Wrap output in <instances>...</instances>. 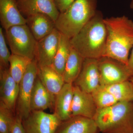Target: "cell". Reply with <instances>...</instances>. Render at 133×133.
<instances>
[{
  "instance_id": "1",
  "label": "cell",
  "mask_w": 133,
  "mask_h": 133,
  "mask_svg": "<svg viewBox=\"0 0 133 133\" xmlns=\"http://www.w3.org/2000/svg\"><path fill=\"white\" fill-rule=\"evenodd\" d=\"M107 30L104 56L127 65L133 47V22L125 16L104 18Z\"/></svg>"
},
{
  "instance_id": "2",
  "label": "cell",
  "mask_w": 133,
  "mask_h": 133,
  "mask_svg": "<svg viewBox=\"0 0 133 133\" xmlns=\"http://www.w3.org/2000/svg\"><path fill=\"white\" fill-rule=\"evenodd\" d=\"M102 12L96 14L76 35L70 39L72 48L84 58L104 56L107 30Z\"/></svg>"
},
{
  "instance_id": "3",
  "label": "cell",
  "mask_w": 133,
  "mask_h": 133,
  "mask_svg": "<svg viewBox=\"0 0 133 133\" xmlns=\"http://www.w3.org/2000/svg\"><path fill=\"white\" fill-rule=\"evenodd\" d=\"M93 119L102 133H133V102L97 109Z\"/></svg>"
},
{
  "instance_id": "4",
  "label": "cell",
  "mask_w": 133,
  "mask_h": 133,
  "mask_svg": "<svg viewBox=\"0 0 133 133\" xmlns=\"http://www.w3.org/2000/svg\"><path fill=\"white\" fill-rule=\"evenodd\" d=\"M97 5V0H75L66 11L59 13L55 28L70 39L95 15Z\"/></svg>"
},
{
  "instance_id": "5",
  "label": "cell",
  "mask_w": 133,
  "mask_h": 133,
  "mask_svg": "<svg viewBox=\"0 0 133 133\" xmlns=\"http://www.w3.org/2000/svg\"><path fill=\"white\" fill-rule=\"evenodd\" d=\"M5 32L11 54L25 57L31 60L35 59L37 41L27 24L12 26Z\"/></svg>"
},
{
  "instance_id": "6",
  "label": "cell",
  "mask_w": 133,
  "mask_h": 133,
  "mask_svg": "<svg viewBox=\"0 0 133 133\" xmlns=\"http://www.w3.org/2000/svg\"><path fill=\"white\" fill-rule=\"evenodd\" d=\"M38 65L35 58L31 61L19 84V92L16 107V115L22 120L31 112L30 100L33 85L37 76Z\"/></svg>"
},
{
  "instance_id": "7",
  "label": "cell",
  "mask_w": 133,
  "mask_h": 133,
  "mask_svg": "<svg viewBox=\"0 0 133 133\" xmlns=\"http://www.w3.org/2000/svg\"><path fill=\"white\" fill-rule=\"evenodd\" d=\"M98 66L100 85L121 83L130 80L132 77L127 65L107 57L98 59Z\"/></svg>"
},
{
  "instance_id": "8",
  "label": "cell",
  "mask_w": 133,
  "mask_h": 133,
  "mask_svg": "<svg viewBox=\"0 0 133 133\" xmlns=\"http://www.w3.org/2000/svg\"><path fill=\"white\" fill-rule=\"evenodd\" d=\"M62 121L54 113L32 111L22 120L26 133H56Z\"/></svg>"
},
{
  "instance_id": "9",
  "label": "cell",
  "mask_w": 133,
  "mask_h": 133,
  "mask_svg": "<svg viewBox=\"0 0 133 133\" xmlns=\"http://www.w3.org/2000/svg\"><path fill=\"white\" fill-rule=\"evenodd\" d=\"M61 33L55 28L51 33L37 41L35 58L38 66H51L56 53Z\"/></svg>"
},
{
  "instance_id": "10",
  "label": "cell",
  "mask_w": 133,
  "mask_h": 133,
  "mask_svg": "<svg viewBox=\"0 0 133 133\" xmlns=\"http://www.w3.org/2000/svg\"><path fill=\"white\" fill-rule=\"evenodd\" d=\"M73 84L89 93L98 88L100 85L98 59L84 58L81 72Z\"/></svg>"
},
{
  "instance_id": "11",
  "label": "cell",
  "mask_w": 133,
  "mask_h": 133,
  "mask_svg": "<svg viewBox=\"0 0 133 133\" xmlns=\"http://www.w3.org/2000/svg\"><path fill=\"white\" fill-rule=\"evenodd\" d=\"M20 12L23 16L42 14L48 16L56 22L59 12L54 0H17Z\"/></svg>"
},
{
  "instance_id": "12",
  "label": "cell",
  "mask_w": 133,
  "mask_h": 133,
  "mask_svg": "<svg viewBox=\"0 0 133 133\" xmlns=\"http://www.w3.org/2000/svg\"><path fill=\"white\" fill-rule=\"evenodd\" d=\"M19 86L11 76L9 68L0 69V101L15 113Z\"/></svg>"
},
{
  "instance_id": "13",
  "label": "cell",
  "mask_w": 133,
  "mask_h": 133,
  "mask_svg": "<svg viewBox=\"0 0 133 133\" xmlns=\"http://www.w3.org/2000/svg\"><path fill=\"white\" fill-rule=\"evenodd\" d=\"M72 116H81L93 119L97 108L91 94L82 91L74 85Z\"/></svg>"
},
{
  "instance_id": "14",
  "label": "cell",
  "mask_w": 133,
  "mask_h": 133,
  "mask_svg": "<svg viewBox=\"0 0 133 133\" xmlns=\"http://www.w3.org/2000/svg\"><path fill=\"white\" fill-rule=\"evenodd\" d=\"M99 129L94 119L72 116L62 121L56 133H97Z\"/></svg>"
},
{
  "instance_id": "15",
  "label": "cell",
  "mask_w": 133,
  "mask_h": 133,
  "mask_svg": "<svg viewBox=\"0 0 133 133\" xmlns=\"http://www.w3.org/2000/svg\"><path fill=\"white\" fill-rule=\"evenodd\" d=\"M0 21L5 31L12 26L26 24V18L20 12L16 0H0Z\"/></svg>"
},
{
  "instance_id": "16",
  "label": "cell",
  "mask_w": 133,
  "mask_h": 133,
  "mask_svg": "<svg viewBox=\"0 0 133 133\" xmlns=\"http://www.w3.org/2000/svg\"><path fill=\"white\" fill-rule=\"evenodd\" d=\"M74 87L73 84L65 83L61 90L56 95L53 113L62 121L68 119L72 116Z\"/></svg>"
},
{
  "instance_id": "17",
  "label": "cell",
  "mask_w": 133,
  "mask_h": 133,
  "mask_svg": "<svg viewBox=\"0 0 133 133\" xmlns=\"http://www.w3.org/2000/svg\"><path fill=\"white\" fill-rule=\"evenodd\" d=\"M56 96L51 94L37 77L33 85L30 100L31 111H44L49 108L54 110Z\"/></svg>"
},
{
  "instance_id": "18",
  "label": "cell",
  "mask_w": 133,
  "mask_h": 133,
  "mask_svg": "<svg viewBox=\"0 0 133 133\" xmlns=\"http://www.w3.org/2000/svg\"><path fill=\"white\" fill-rule=\"evenodd\" d=\"M26 18V24L37 41L48 35L56 28L55 22L46 15L37 14Z\"/></svg>"
},
{
  "instance_id": "19",
  "label": "cell",
  "mask_w": 133,
  "mask_h": 133,
  "mask_svg": "<svg viewBox=\"0 0 133 133\" xmlns=\"http://www.w3.org/2000/svg\"><path fill=\"white\" fill-rule=\"evenodd\" d=\"M37 77L47 90L55 96L65 84L63 76L51 66H38Z\"/></svg>"
},
{
  "instance_id": "20",
  "label": "cell",
  "mask_w": 133,
  "mask_h": 133,
  "mask_svg": "<svg viewBox=\"0 0 133 133\" xmlns=\"http://www.w3.org/2000/svg\"><path fill=\"white\" fill-rule=\"evenodd\" d=\"M84 59L72 47L63 74L65 83H74L81 72Z\"/></svg>"
},
{
  "instance_id": "21",
  "label": "cell",
  "mask_w": 133,
  "mask_h": 133,
  "mask_svg": "<svg viewBox=\"0 0 133 133\" xmlns=\"http://www.w3.org/2000/svg\"><path fill=\"white\" fill-rule=\"evenodd\" d=\"M71 48L70 38L61 33L58 48L51 66L62 76Z\"/></svg>"
},
{
  "instance_id": "22",
  "label": "cell",
  "mask_w": 133,
  "mask_h": 133,
  "mask_svg": "<svg viewBox=\"0 0 133 133\" xmlns=\"http://www.w3.org/2000/svg\"><path fill=\"white\" fill-rule=\"evenodd\" d=\"M102 86L118 102H133V86L130 80Z\"/></svg>"
},
{
  "instance_id": "23",
  "label": "cell",
  "mask_w": 133,
  "mask_h": 133,
  "mask_svg": "<svg viewBox=\"0 0 133 133\" xmlns=\"http://www.w3.org/2000/svg\"><path fill=\"white\" fill-rule=\"evenodd\" d=\"M32 60L22 56L11 54L9 59L10 74L17 83H20Z\"/></svg>"
},
{
  "instance_id": "24",
  "label": "cell",
  "mask_w": 133,
  "mask_h": 133,
  "mask_svg": "<svg viewBox=\"0 0 133 133\" xmlns=\"http://www.w3.org/2000/svg\"><path fill=\"white\" fill-rule=\"evenodd\" d=\"M91 94L97 109L109 107L119 102L114 96L102 86L100 85Z\"/></svg>"
},
{
  "instance_id": "25",
  "label": "cell",
  "mask_w": 133,
  "mask_h": 133,
  "mask_svg": "<svg viewBox=\"0 0 133 133\" xmlns=\"http://www.w3.org/2000/svg\"><path fill=\"white\" fill-rule=\"evenodd\" d=\"M15 118V113L0 101V133H10Z\"/></svg>"
},
{
  "instance_id": "26",
  "label": "cell",
  "mask_w": 133,
  "mask_h": 133,
  "mask_svg": "<svg viewBox=\"0 0 133 133\" xmlns=\"http://www.w3.org/2000/svg\"><path fill=\"white\" fill-rule=\"evenodd\" d=\"M11 54L7 45L3 28H0V69L9 68V59Z\"/></svg>"
},
{
  "instance_id": "27",
  "label": "cell",
  "mask_w": 133,
  "mask_h": 133,
  "mask_svg": "<svg viewBox=\"0 0 133 133\" xmlns=\"http://www.w3.org/2000/svg\"><path fill=\"white\" fill-rule=\"evenodd\" d=\"M55 5L60 13L66 11L75 0H54Z\"/></svg>"
},
{
  "instance_id": "28",
  "label": "cell",
  "mask_w": 133,
  "mask_h": 133,
  "mask_svg": "<svg viewBox=\"0 0 133 133\" xmlns=\"http://www.w3.org/2000/svg\"><path fill=\"white\" fill-rule=\"evenodd\" d=\"M10 133H26L23 126L22 119L16 115L14 124Z\"/></svg>"
},
{
  "instance_id": "29",
  "label": "cell",
  "mask_w": 133,
  "mask_h": 133,
  "mask_svg": "<svg viewBox=\"0 0 133 133\" xmlns=\"http://www.w3.org/2000/svg\"><path fill=\"white\" fill-rule=\"evenodd\" d=\"M128 67L129 71L131 72L132 77H133V47L132 48L131 54L129 58L128 63Z\"/></svg>"
},
{
  "instance_id": "30",
  "label": "cell",
  "mask_w": 133,
  "mask_h": 133,
  "mask_svg": "<svg viewBox=\"0 0 133 133\" xmlns=\"http://www.w3.org/2000/svg\"><path fill=\"white\" fill-rule=\"evenodd\" d=\"M130 8L132 9H133V0H132V1H131V4H130Z\"/></svg>"
},
{
  "instance_id": "31",
  "label": "cell",
  "mask_w": 133,
  "mask_h": 133,
  "mask_svg": "<svg viewBox=\"0 0 133 133\" xmlns=\"http://www.w3.org/2000/svg\"><path fill=\"white\" fill-rule=\"evenodd\" d=\"M130 81H131V83H132V85L133 86V77H132V78L130 79Z\"/></svg>"
}]
</instances>
